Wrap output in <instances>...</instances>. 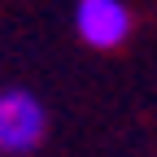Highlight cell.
Wrapping results in <instances>:
<instances>
[{
  "label": "cell",
  "instance_id": "obj_1",
  "mask_svg": "<svg viewBox=\"0 0 157 157\" xmlns=\"http://www.w3.org/2000/svg\"><path fill=\"white\" fill-rule=\"evenodd\" d=\"M48 113L26 87H0V157H26L44 144Z\"/></svg>",
  "mask_w": 157,
  "mask_h": 157
},
{
  "label": "cell",
  "instance_id": "obj_2",
  "mask_svg": "<svg viewBox=\"0 0 157 157\" xmlns=\"http://www.w3.org/2000/svg\"><path fill=\"white\" fill-rule=\"evenodd\" d=\"M74 31L87 48L113 52L131 39V9L122 0H78L74 5Z\"/></svg>",
  "mask_w": 157,
  "mask_h": 157
}]
</instances>
